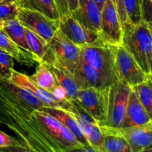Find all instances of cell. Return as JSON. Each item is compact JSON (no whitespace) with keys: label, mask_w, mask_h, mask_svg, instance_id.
I'll return each instance as SVG.
<instances>
[{"label":"cell","mask_w":152,"mask_h":152,"mask_svg":"<svg viewBox=\"0 0 152 152\" xmlns=\"http://www.w3.org/2000/svg\"><path fill=\"white\" fill-rule=\"evenodd\" d=\"M123 27V47L132 55L148 75H152L151 27L144 21L133 24L126 22Z\"/></svg>","instance_id":"6da1fadb"},{"label":"cell","mask_w":152,"mask_h":152,"mask_svg":"<svg viewBox=\"0 0 152 152\" xmlns=\"http://www.w3.org/2000/svg\"><path fill=\"white\" fill-rule=\"evenodd\" d=\"M32 116L46 134L59 146L61 151H82L83 145L59 120L39 110L34 111Z\"/></svg>","instance_id":"7a4b0ae2"},{"label":"cell","mask_w":152,"mask_h":152,"mask_svg":"<svg viewBox=\"0 0 152 152\" xmlns=\"http://www.w3.org/2000/svg\"><path fill=\"white\" fill-rule=\"evenodd\" d=\"M116 48L117 47L108 45L80 47L81 57L97 70L111 85L118 80Z\"/></svg>","instance_id":"3957f363"},{"label":"cell","mask_w":152,"mask_h":152,"mask_svg":"<svg viewBox=\"0 0 152 152\" xmlns=\"http://www.w3.org/2000/svg\"><path fill=\"white\" fill-rule=\"evenodd\" d=\"M132 91L123 80H118L108 87L107 126L120 128L124 119L129 96Z\"/></svg>","instance_id":"277c9868"},{"label":"cell","mask_w":152,"mask_h":152,"mask_svg":"<svg viewBox=\"0 0 152 152\" xmlns=\"http://www.w3.org/2000/svg\"><path fill=\"white\" fill-rule=\"evenodd\" d=\"M108 88L80 89L77 101L99 126H107Z\"/></svg>","instance_id":"5b68a950"},{"label":"cell","mask_w":152,"mask_h":152,"mask_svg":"<svg viewBox=\"0 0 152 152\" xmlns=\"http://www.w3.org/2000/svg\"><path fill=\"white\" fill-rule=\"evenodd\" d=\"M59 30L79 47L106 45L99 32L85 28L71 13L59 18Z\"/></svg>","instance_id":"8992f818"},{"label":"cell","mask_w":152,"mask_h":152,"mask_svg":"<svg viewBox=\"0 0 152 152\" xmlns=\"http://www.w3.org/2000/svg\"><path fill=\"white\" fill-rule=\"evenodd\" d=\"M99 34L106 45H122L123 27L115 4L111 0H106L100 13Z\"/></svg>","instance_id":"52a82bcc"},{"label":"cell","mask_w":152,"mask_h":152,"mask_svg":"<svg viewBox=\"0 0 152 152\" xmlns=\"http://www.w3.org/2000/svg\"><path fill=\"white\" fill-rule=\"evenodd\" d=\"M16 19L25 28L48 42L59 30V20H54L36 10L20 7Z\"/></svg>","instance_id":"ba28073f"},{"label":"cell","mask_w":152,"mask_h":152,"mask_svg":"<svg viewBox=\"0 0 152 152\" xmlns=\"http://www.w3.org/2000/svg\"><path fill=\"white\" fill-rule=\"evenodd\" d=\"M72 77L79 89L95 88L104 89L111 86L108 80L82 57L75 63L62 66Z\"/></svg>","instance_id":"9c48e42d"},{"label":"cell","mask_w":152,"mask_h":152,"mask_svg":"<svg viewBox=\"0 0 152 152\" xmlns=\"http://www.w3.org/2000/svg\"><path fill=\"white\" fill-rule=\"evenodd\" d=\"M116 67L118 79L126 82L130 87L142 83L151 76L145 74L133 56L122 45L116 48Z\"/></svg>","instance_id":"30bf717a"},{"label":"cell","mask_w":152,"mask_h":152,"mask_svg":"<svg viewBox=\"0 0 152 152\" xmlns=\"http://www.w3.org/2000/svg\"><path fill=\"white\" fill-rule=\"evenodd\" d=\"M48 47L62 66L75 63L81 57L80 47L58 30L48 42Z\"/></svg>","instance_id":"8fae6325"},{"label":"cell","mask_w":152,"mask_h":152,"mask_svg":"<svg viewBox=\"0 0 152 152\" xmlns=\"http://www.w3.org/2000/svg\"><path fill=\"white\" fill-rule=\"evenodd\" d=\"M118 132L127 141L132 152L151 151L152 122L142 126L118 128Z\"/></svg>","instance_id":"7c38bea8"},{"label":"cell","mask_w":152,"mask_h":152,"mask_svg":"<svg viewBox=\"0 0 152 152\" xmlns=\"http://www.w3.org/2000/svg\"><path fill=\"white\" fill-rule=\"evenodd\" d=\"M0 91L9 99L23 107L31 114L44 106L42 102L32 94L13 83L10 80L0 78Z\"/></svg>","instance_id":"4fadbf2b"},{"label":"cell","mask_w":152,"mask_h":152,"mask_svg":"<svg viewBox=\"0 0 152 152\" xmlns=\"http://www.w3.org/2000/svg\"><path fill=\"white\" fill-rule=\"evenodd\" d=\"M42 62L51 71L58 84L63 88L66 93L67 99L68 100H77L80 90L78 86L69 73L58 62L48 47Z\"/></svg>","instance_id":"5bb4252c"},{"label":"cell","mask_w":152,"mask_h":152,"mask_svg":"<svg viewBox=\"0 0 152 152\" xmlns=\"http://www.w3.org/2000/svg\"><path fill=\"white\" fill-rule=\"evenodd\" d=\"M39 111H42L47 113L48 114L54 117L55 119L59 120L61 123H62L77 138L78 142L83 145V148L82 151L96 152V150L92 148L90 144L88 143L86 137H85L83 130H82L81 126L79 124L77 119L74 117V115L71 113L63 109V108L45 106L42 107Z\"/></svg>","instance_id":"9a60e30c"},{"label":"cell","mask_w":152,"mask_h":152,"mask_svg":"<svg viewBox=\"0 0 152 152\" xmlns=\"http://www.w3.org/2000/svg\"><path fill=\"white\" fill-rule=\"evenodd\" d=\"M10 80L17 86L23 88L28 91L37 99H39L45 107H53V108H63L61 103L55 100L51 93L45 90L42 88L37 86L31 78L23 73L13 70L12 72ZM64 109V108H63Z\"/></svg>","instance_id":"2e32d148"},{"label":"cell","mask_w":152,"mask_h":152,"mask_svg":"<svg viewBox=\"0 0 152 152\" xmlns=\"http://www.w3.org/2000/svg\"><path fill=\"white\" fill-rule=\"evenodd\" d=\"M78 8L71 15L85 28L99 33L101 10L94 0H78Z\"/></svg>","instance_id":"e0dca14e"},{"label":"cell","mask_w":152,"mask_h":152,"mask_svg":"<svg viewBox=\"0 0 152 152\" xmlns=\"http://www.w3.org/2000/svg\"><path fill=\"white\" fill-rule=\"evenodd\" d=\"M151 121V117L138 99L136 94L131 91L124 119L120 128L142 126Z\"/></svg>","instance_id":"ac0fdd59"},{"label":"cell","mask_w":152,"mask_h":152,"mask_svg":"<svg viewBox=\"0 0 152 152\" xmlns=\"http://www.w3.org/2000/svg\"><path fill=\"white\" fill-rule=\"evenodd\" d=\"M99 127L102 134L103 152H132L127 141L119 133L118 129L108 126Z\"/></svg>","instance_id":"d6986e66"},{"label":"cell","mask_w":152,"mask_h":152,"mask_svg":"<svg viewBox=\"0 0 152 152\" xmlns=\"http://www.w3.org/2000/svg\"><path fill=\"white\" fill-rule=\"evenodd\" d=\"M0 48L12 56L20 64L26 66H32L36 61L32 53L18 45L7 35L2 28L0 29Z\"/></svg>","instance_id":"ffe728a7"},{"label":"cell","mask_w":152,"mask_h":152,"mask_svg":"<svg viewBox=\"0 0 152 152\" xmlns=\"http://www.w3.org/2000/svg\"><path fill=\"white\" fill-rule=\"evenodd\" d=\"M18 3L22 8L36 10L50 19L59 20L60 16L54 0H18Z\"/></svg>","instance_id":"44dd1931"},{"label":"cell","mask_w":152,"mask_h":152,"mask_svg":"<svg viewBox=\"0 0 152 152\" xmlns=\"http://www.w3.org/2000/svg\"><path fill=\"white\" fill-rule=\"evenodd\" d=\"M74 117L77 119L79 124L81 126L85 137L91 146L94 148L96 152H103L102 134L99 125L82 120L75 115H74Z\"/></svg>","instance_id":"7402d4cb"},{"label":"cell","mask_w":152,"mask_h":152,"mask_svg":"<svg viewBox=\"0 0 152 152\" xmlns=\"http://www.w3.org/2000/svg\"><path fill=\"white\" fill-rule=\"evenodd\" d=\"M2 29L14 42L25 50L30 52L25 37V27L19 22L17 19L4 21Z\"/></svg>","instance_id":"603a6c76"},{"label":"cell","mask_w":152,"mask_h":152,"mask_svg":"<svg viewBox=\"0 0 152 152\" xmlns=\"http://www.w3.org/2000/svg\"><path fill=\"white\" fill-rule=\"evenodd\" d=\"M25 37L29 50L32 53L36 62H42L48 50V42L38 34L25 28Z\"/></svg>","instance_id":"cb8c5ba5"},{"label":"cell","mask_w":152,"mask_h":152,"mask_svg":"<svg viewBox=\"0 0 152 152\" xmlns=\"http://www.w3.org/2000/svg\"><path fill=\"white\" fill-rule=\"evenodd\" d=\"M30 78L38 86L50 93L58 85L53 73L43 62H39L36 71Z\"/></svg>","instance_id":"d4e9b609"},{"label":"cell","mask_w":152,"mask_h":152,"mask_svg":"<svg viewBox=\"0 0 152 152\" xmlns=\"http://www.w3.org/2000/svg\"><path fill=\"white\" fill-rule=\"evenodd\" d=\"M150 117L152 116V81L149 77L145 82L131 87Z\"/></svg>","instance_id":"484cf974"},{"label":"cell","mask_w":152,"mask_h":152,"mask_svg":"<svg viewBox=\"0 0 152 152\" xmlns=\"http://www.w3.org/2000/svg\"><path fill=\"white\" fill-rule=\"evenodd\" d=\"M0 125H4V126H7L8 129H10V130L12 131V132H13L16 134L17 137L19 138V139H20L22 141V142H23L27 147L31 148V149L32 150V151H34L31 140L29 139V137H28V135L26 134V133L18 126L17 123H15V121L12 119V117H10V116L7 114L5 110L3 108L1 99H0Z\"/></svg>","instance_id":"4316f807"},{"label":"cell","mask_w":152,"mask_h":152,"mask_svg":"<svg viewBox=\"0 0 152 152\" xmlns=\"http://www.w3.org/2000/svg\"><path fill=\"white\" fill-rule=\"evenodd\" d=\"M0 151H32L18 137L10 136L0 129Z\"/></svg>","instance_id":"83f0119b"},{"label":"cell","mask_w":152,"mask_h":152,"mask_svg":"<svg viewBox=\"0 0 152 152\" xmlns=\"http://www.w3.org/2000/svg\"><path fill=\"white\" fill-rule=\"evenodd\" d=\"M128 22L133 24L142 21V0H123Z\"/></svg>","instance_id":"f1b7e54d"},{"label":"cell","mask_w":152,"mask_h":152,"mask_svg":"<svg viewBox=\"0 0 152 152\" xmlns=\"http://www.w3.org/2000/svg\"><path fill=\"white\" fill-rule=\"evenodd\" d=\"M14 66V59L0 48V78L10 80Z\"/></svg>","instance_id":"f546056e"},{"label":"cell","mask_w":152,"mask_h":152,"mask_svg":"<svg viewBox=\"0 0 152 152\" xmlns=\"http://www.w3.org/2000/svg\"><path fill=\"white\" fill-rule=\"evenodd\" d=\"M19 6L17 1H10L0 4V19L2 21L16 19Z\"/></svg>","instance_id":"4dcf8cb0"},{"label":"cell","mask_w":152,"mask_h":152,"mask_svg":"<svg viewBox=\"0 0 152 152\" xmlns=\"http://www.w3.org/2000/svg\"><path fill=\"white\" fill-rule=\"evenodd\" d=\"M141 12H142V20L151 27L152 0H142Z\"/></svg>","instance_id":"1f68e13d"},{"label":"cell","mask_w":152,"mask_h":152,"mask_svg":"<svg viewBox=\"0 0 152 152\" xmlns=\"http://www.w3.org/2000/svg\"><path fill=\"white\" fill-rule=\"evenodd\" d=\"M115 4L116 8H117V12H118L119 17H120V22L121 24L124 23V22H127V15H126V9H125L124 3H123V0H111Z\"/></svg>","instance_id":"d6a6232c"},{"label":"cell","mask_w":152,"mask_h":152,"mask_svg":"<svg viewBox=\"0 0 152 152\" xmlns=\"http://www.w3.org/2000/svg\"><path fill=\"white\" fill-rule=\"evenodd\" d=\"M54 1L60 17L71 13L66 0H54Z\"/></svg>","instance_id":"836d02e7"},{"label":"cell","mask_w":152,"mask_h":152,"mask_svg":"<svg viewBox=\"0 0 152 152\" xmlns=\"http://www.w3.org/2000/svg\"><path fill=\"white\" fill-rule=\"evenodd\" d=\"M68 3V8H69L70 12H73L78 8L79 1L78 0H66Z\"/></svg>","instance_id":"e575fe53"},{"label":"cell","mask_w":152,"mask_h":152,"mask_svg":"<svg viewBox=\"0 0 152 152\" xmlns=\"http://www.w3.org/2000/svg\"><path fill=\"white\" fill-rule=\"evenodd\" d=\"M94 1L96 2V4H97V6H98V7L99 8V10H101L102 9V7H103V5H104V4H105V2L106 0H94Z\"/></svg>","instance_id":"d590c367"},{"label":"cell","mask_w":152,"mask_h":152,"mask_svg":"<svg viewBox=\"0 0 152 152\" xmlns=\"http://www.w3.org/2000/svg\"><path fill=\"white\" fill-rule=\"evenodd\" d=\"M18 1V0H0V4H1V3L7 2V1Z\"/></svg>","instance_id":"8d00e7d4"},{"label":"cell","mask_w":152,"mask_h":152,"mask_svg":"<svg viewBox=\"0 0 152 152\" xmlns=\"http://www.w3.org/2000/svg\"><path fill=\"white\" fill-rule=\"evenodd\" d=\"M3 24H4V21H2L0 19V29H1V28H2Z\"/></svg>","instance_id":"74e56055"}]
</instances>
